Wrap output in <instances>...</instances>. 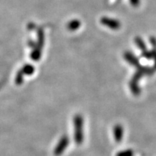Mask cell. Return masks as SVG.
I'll return each mask as SVG.
<instances>
[{
	"instance_id": "obj_2",
	"label": "cell",
	"mask_w": 156,
	"mask_h": 156,
	"mask_svg": "<svg viewBox=\"0 0 156 156\" xmlns=\"http://www.w3.org/2000/svg\"><path fill=\"white\" fill-rule=\"evenodd\" d=\"M123 135H124V129L122 126L117 124L114 127V136L115 141L119 142L122 140Z\"/></svg>"
},
{
	"instance_id": "obj_5",
	"label": "cell",
	"mask_w": 156,
	"mask_h": 156,
	"mask_svg": "<svg viewBox=\"0 0 156 156\" xmlns=\"http://www.w3.org/2000/svg\"><path fill=\"white\" fill-rule=\"evenodd\" d=\"M131 1V3L134 6H135V7H136V6L138 5V4L140 3V1L139 0H130Z\"/></svg>"
},
{
	"instance_id": "obj_3",
	"label": "cell",
	"mask_w": 156,
	"mask_h": 156,
	"mask_svg": "<svg viewBox=\"0 0 156 156\" xmlns=\"http://www.w3.org/2000/svg\"><path fill=\"white\" fill-rule=\"evenodd\" d=\"M116 156H133V152L131 150H126L118 153L116 154Z\"/></svg>"
},
{
	"instance_id": "obj_1",
	"label": "cell",
	"mask_w": 156,
	"mask_h": 156,
	"mask_svg": "<svg viewBox=\"0 0 156 156\" xmlns=\"http://www.w3.org/2000/svg\"><path fill=\"white\" fill-rule=\"evenodd\" d=\"M101 23H102L103 25H106L108 28L113 29V30H118V29L120 28L119 23L117 20H115L113 19H108L106 18V17H103V18L101 20Z\"/></svg>"
},
{
	"instance_id": "obj_4",
	"label": "cell",
	"mask_w": 156,
	"mask_h": 156,
	"mask_svg": "<svg viewBox=\"0 0 156 156\" xmlns=\"http://www.w3.org/2000/svg\"><path fill=\"white\" fill-rule=\"evenodd\" d=\"M136 42L137 43L138 46H139L140 48H142V49H144V48H145V46H144V44H143V42L142 41V40H141V39H140V38H139V39H136Z\"/></svg>"
}]
</instances>
